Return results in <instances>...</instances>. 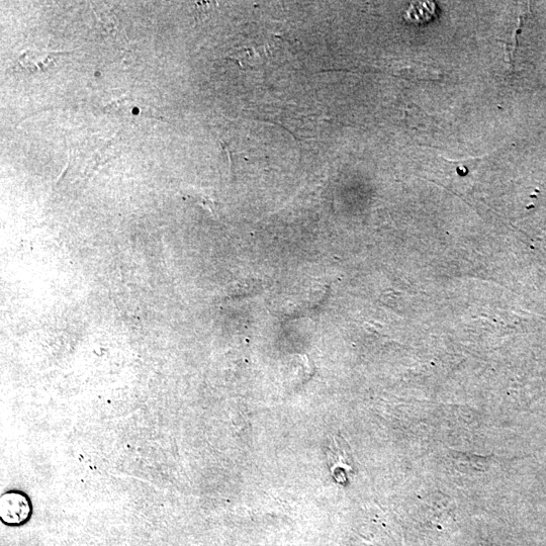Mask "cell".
<instances>
[{"instance_id":"cell-1","label":"cell","mask_w":546,"mask_h":546,"mask_svg":"<svg viewBox=\"0 0 546 546\" xmlns=\"http://www.w3.org/2000/svg\"><path fill=\"white\" fill-rule=\"evenodd\" d=\"M32 515L30 499L22 492H8L0 499V516L7 525L25 524Z\"/></svg>"},{"instance_id":"cell-2","label":"cell","mask_w":546,"mask_h":546,"mask_svg":"<svg viewBox=\"0 0 546 546\" xmlns=\"http://www.w3.org/2000/svg\"><path fill=\"white\" fill-rule=\"evenodd\" d=\"M106 110L116 116H126V118H156L155 112L150 107L138 105L137 102L128 98L118 100L110 104ZM157 119V118H156Z\"/></svg>"},{"instance_id":"cell-3","label":"cell","mask_w":546,"mask_h":546,"mask_svg":"<svg viewBox=\"0 0 546 546\" xmlns=\"http://www.w3.org/2000/svg\"><path fill=\"white\" fill-rule=\"evenodd\" d=\"M59 52L28 51L20 58V66L28 72L43 71L52 66Z\"/></svg>"},{"instance_id":"cell-4","label":"cell","mask_w":546,"mask_h":546,"mask_svg":"<svg viewBox=\"0 0 546 546\" xmlns=\"http://www.w3.org/2000/svg\"><path fill=\"white\" fill-rule=\"evenodd\" d=\"M99 21L104 27V30L108 33V35H111L112 38H114L117 41L125 40V34L119 27V23L116 17H114V19L111 20L109 16H106V17L102 16V17H99Z\"/></svg>"}]
</instances>
